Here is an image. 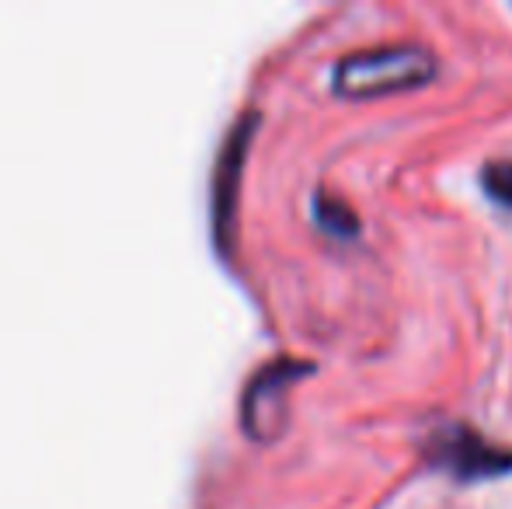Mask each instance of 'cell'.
<instances>
[{
    "label": "cell",
    "instance_id": "6da1fadb",
    "mask_svg": "<svg viewBox=\"0 0 512 509\" xmlns=\"http://www.w3.org/2000/svg\"><path fill=\"white\" fill-rule=\"evenodd\" d=\"M432 77H436V56L425 46L401 42V46H380L342 56L335 63L331 84L345 98H380L391 91L422 88Z\"/></svg>",
    "mask_w": 512,
    "mask_h": 509
},
{
    "label": "cell",
    "instance_id": "7a4b0ae2",
    "mask_svg": "<svg viewBox=\"0 0 512 509\" xmlns=\"http://www.w3.org/2000/svg\"><path fill=\"white\" fill-rule=\"evenodd\" d=\"M425 454L436 468L450 471L457 482H481L512 471V450L485 440L464 422H446L425 443Z\"/></svg>",
    "mask_w": 512,
    "mask_h": 509
},
{
    "label": "cell",
    "instance_id": "3957f363",
    "mask_svg": "<svg viewBox=\"0 0 512 509\" xmlns=\"http://www.w3.org/2000/svg\"><path fill=\"white\" fill-rule=\"evenodd\" d=\"M258 116L244 112L234 129L223 140V150L216 157L213 171V203H209V220H213V241L223 255L234 252V217H237V192H241L244 157H248L251 136H255Z\"/></svg>",
    "mask_w": 512,
    "mask_h": 509
},
{
    "label": "cell",
    "instance_id": "277c9868",
    "mask_svg": "<svg viewBox=\"0 0 512 509\" xmlns=\"http://www.w3.org/2000/svg\"><path fill=\"white\" fill-rule=\"evenodd\" d=\"M310 370L314 367L304 360H276L251 377L241 394V426L251 440H276L286 415V387L307 377Z\"/></svg>",
    "mask_w": 512,
    "mask_h": 509
},
{
    "label": "cell",
    "instance_id": "5b68a950",
    "mask_svg": "<svg viewBox=\"0 0 512 509\" xmlns=\"http://www.w3.org/2000/svg\"><path fill=\"white\" fill-rule=\"evenodd\" d=\"M314 217H317V224L324 227V231H331V234H338V238H352V234L359 231L356 227V217H352V210L345 203H335V199H328L324 192H317V199H314Z\"/></svg>",
    "mask_w": 512,
    "mask_h": 509
},
{
    "label": "cell",
    "instance_id": "8992f818",
    "mask_svg": "<svg viewBox=\"0 0 512 509\" xmlns=\"http://www.w3.org/2000/svg\"><path fill=\"white\" fill-rule=\"evenodd\" d=\"M481 182H485V192L495 203L512 210V161H492L485 168V175H481Z\"/></svg>",
    "mask_w": 512,
    "mask_h": 509
}]
</instances>
